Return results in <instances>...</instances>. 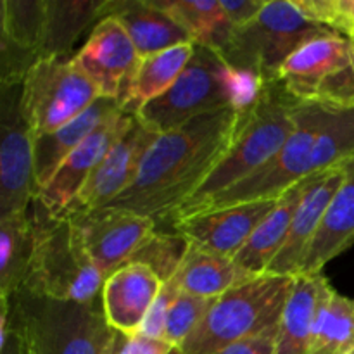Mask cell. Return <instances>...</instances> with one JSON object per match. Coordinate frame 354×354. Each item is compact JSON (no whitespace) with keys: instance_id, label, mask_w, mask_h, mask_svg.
<instances>
[{"instance_id":"cell-1","label":"cell","mask_w":354,"mask_h":354,"mask_svg":"<svg viewBox=\"0 0 354 354\" xmlns=\"http://www.w3.org/2000/svg\"><path fill=\"white\" fill-rule=\"evenodd\" d=\"M239 118L241 111L227 107L158 135L135 182L107 207L152 218L161 227L220 165L234 140Z\"/></svg>"},{"instance_id":"cell-2","label":"cell","mask_w":354,"mask_h":354,"mask_svg":"<svg viewBox=\"0 0 354 354\" xmlns=\"http://www.w3.org/2000/svg\"><path fill=\"white\" fill-rule=\"evenodd\" d=\"M303 102L279 78L263 80L258 97L241 111L237 130L227 154L197 189L161 227L171 228L204 201L225 192L251 176L283 147L296 127V109Z\"/></svg>"},{"instance_id":"cell-3","label":"cell","mask_w":354,"mask_h":354,"mask_svg":"<svg viewBox=\"0 0 354 354\" xmlns=\"http://www.w3.org/2000/svg\"><path fill=\"white\" fill-rule=\"evenodd\" d=\"M263 80L230 68L216 50L196 45L192 59L171 88L137 111L147 130L162 135L189 121L235 107L245 109L258 97Z\"/></svg>"},{"instance_id":"cell-4","label":"cell","mask_w":354,"mask_h":354,"mask_svg":"<svg viewBox=\"0 0 354 354\" xmlns=\"http://www.w3.org/2000/svg\"><path fill=\"white\" fill-rule=\"evenodd\" d=\"M31 251L24 289L57 301L93 303L106 279L90 258L78 227L66 214H54L33 199Z\"/></svg>"},{"instance_id":"cell-5","label":"cell","mask_w":354,"mask_h":354,"mask_svg":"<svg viewBox=\"0 0 354 354\" xmlns=\"http://www.w3.org/2000/svg\"><path fill=\"white\" fill-rule=\"evenodd\" d=\"M9 320L24 354H107L114 334L99 299L57 301L24 287L9 297Z\"/></svg>"},{"instance_id":"cell-6","label":"cell","mask_w":354,"mask_h":354,"mask_svg":"<svg viewBox=\"0 0 354 354\" xmlns=\"http://www.w3.org/2000/svg\"><path fill=\"white\" fill-rule=\"evenodd\" d=\"M330 109L332 104L324 100H303L297 106L294 116L296 120L294 131L287 138L283 147L277 152L275 158L270 159L263 168L239 182L237 185L194 207L183 220L209 211L239 206V204L279 199L301 180L330 169L325 166L324 158L318 151V137L324 130Z\"/></svg>"},{"instance_id":"cell-7","label":"cell","mask_w":354,"mask_h":354,"mask_svg":"<svg viewBox=\"0 0 354 354\" xmlns=\"http://www.w3.org/2000/svg\"><path fill=\"white\" fill-rule=\"evenodd\" d=\"M294 277L259 275L220 296L203 324L182 344L185 354H216L221 349L279 327Z\"/></svg>"},{"instance_id":"cell-8","label":"cell","mask_w":354,"mask_h":354,"mask_svg":"<svg viewBox=\"0 0 354 354\" xmlns=\"http://www.w3.org/2000/svg\"><path fill=\"white\" fill-rule=\"evenodd\" d=\"M328 33L335 31L304 17L294 0H273L251 23L232 31L216 52L230 68L272 80L301 45Z\"/></svg>"},{"instance_id":"cell-9","label":"cell","mask_w":354,"mask_h":354,"mask_svg":"<svg viewBox=\"0 0 354 354\" xmlns=\"http://www.w3.org/2000/svg\"><path fill=\"white\" fill-rule=\"evenodd\" d=\"M97 99L99 90L75 59H41L24 78L21 111L38 138L78 118Z\"/></svg>"},{"instance_id":"cell-10","label":"cell","mask_w":354,"mask_h":354,"mask_svg":"<svg viewBox=\"0 0 354 354\" xmlns=\"http://www.w3.org/2000/svg\"><path fill=\"white\" fill-rule=\"evenodd\" d=\"M21 92L23 85L0 88V218L28 213L35 199V138Z\"/></svg>"},{"instance_id":"cell-11","label":"cell","mask_w":354,"mask_h":354,"mask_svg":"<svg viewBox=\"0 0 354 354\" xmlns=\"http://www.w3.org/2000/svg\"><path fill=\"white\" fill-rule=\"evenodd\" d=\"M64 214L78 227L90 258L106 280L123 268L158 230L152 218L116 207Z\"/></svg>"},{"instance_id":"cell-12","label":"cell","mask_w":354,"mask_h":354,"mask_svg":"<svg viewBox=\"0 0 354 354\" xmlns=\"http://www.w3.org/2000/svg\"><path fill=\"white\" fill-rule=\"evenodd\" d=\"M158 133L135 120L130 130L114 144L80 190L66 213H92L109 206L135 182L145 154Z\"/></svg>"},{"instance_id":"cell-13","label":"cell","mask_w":354,"mask_h":354,"mask_svg":"<svg viewBox=\"0 0 354 354\" xmlns=\"http://www.w3.org/2000/svg\"><path fill=\"white\" fill-rule=\"evenodd\" d=\"M135 120H137L135 114L123 109L107 118L78 149H75L66 158L50 182L35 196V199L44 204L50 213L64 214L93 169L106 158L114 144L130 130Z\"/></svg>"},{"instance_id":"cell-14","label":"cell","mask_w":354,"mask_h":354,"mask_svg":"<svg viewBox=\"0 0 354 354\" xmlns=\"http://www.w3.org/2000/svg\"><path fill=\"white\" fill-rule=\"evenodd\" d=\"M73 59L92 80L100 97L118 100L142 57L120 21L107 16L93 26L85 45Z\"/></svg>"},{"instance_id":"cell-15","label":"cell","mask_w":354,"mask_h":354,"mask_svg":"<svg viewBox=\"0 0 354 354\" xmlns=\"http://www.w3.org/2000/svg\"><path fill=\"white\" fill-rule=\"evenodd\" d=\"M279 199L258 201V203L239 204L197 214L171 225L173 234L185 239L187 244L214 254L235 258L258 228L268 216Z\"/></svg>"},{"instance_id":"cell-16","label":"cell","mask_w":354,"mask_h":354,"mask_svg":"<svg viewBox=\"0 0 354 354\" xmlns=\"http://www.w3.org/2000/svg\"><path fill=\"white\" fill-rule=\"evenodd\" d=\"M344 178V165L317 173L313 183L304 194L303 201H301L299 207L294 214L286 244L266 270L268 275H299L311 242H313L315 235H317L318 228L324 221L325 213H327L328 206H330L332 199L335 197Z\"/></svg>"},{"instance_id":"cell-17","label":"cell","mask_w":354,"mask_h":354,"mask_svg":"<svg viewBox=\"0 0 354 354\" xmlns=\"http://www.w3.org/2000/svg\"><path fill=\"white\" fill-rule=\"evenodd\" d=\"M161 287L162 280L142 263H128L113 273L100 296L111 328L121 334H137Z\"/></svg>"},{"instance_id":"cell-18","label":"cell","mask_w":354,"mask_h":354,"mask_svg":"<svg viewBox=\"0 0 354 354\" xmlns=\"http://www.w3.org/2000/svg\"><path fill=\"white\" fill-rule=\"evenodd\" d=\"M353 62V41L339 33L317 37L301 45L279 71V80L303 100L317 95L325 80L339 75Z\"/></svg>"},{"instance_id":"cell-19","label":"cell","mask_w":354,"mask_h":354,"mask_svg":"<svg viewBox=\"0 0 354 354\" xmlns=\"http://www.w3.org/2000/svg\"><path fill=\"white\" fill-rule=\"evenodd\" d=\"M107 16L120 21L140 57L194 44L190 35L173 17L152 6L151 0H104L100 19Z\"/></svg>"},{"instance_id":"cell-20","label":"cell","mask_w":354,"mask_h":354,"mask_svg":"<svg viewBox=\"0 0 354 354\" xmlns=\"http://www.w3.org/2000/svg\"><path fill=\"white\" fill-rule=\"evenodd\" d=\"M120 109L123 107L116 99L100 97L68 124L35 138V196L50 182L66 158Z\"/></svg>"},{"instance_id":"cell-21","label":"cell","mask_w":354,"mask_h":354,"mask_svg":"<svg viewBox=\"0 0 354 354\" xmlns=\"http://www.w3.org/2000/svg\"><path fill=\"white\" fill-rule=\"evenodd\" d=\"M315 176L317 175L301 180L296 185L290 187L286 194H282L277 201L275 207L268 213V216L252 232L244 248L234 258V261L244 272L251 273L254 277L265 275L268 266L272 265V261L286 244L294 214H296L304 194L308 192L310 185L313 183Z\"/></svg>"},{"instance_id":"cell-22","label":"cell","mask_w":354,"mask_h":354,"mask_svg":"<svg viewBox=\"0 0 354 354\" xmlns=\"http://www.w3.org/2000/svg\"><path fill=\"white\" fill-rule=\"evenodd\" d=\"M344 182L332 199L301 268L304 275L322 273L328 261L354 244V158L344 162Z\"/></svg>"},{"instance_id":"cell-23","label":"cell","mask_w":354,"mask_h":354,"mask_svg":"<svg viewBox=\"0 0 354 354\" xmlns=\"http://www.w3.org/2000/svg\"><path fill=\"white\" fill-rule=\"evenodd\" d=\"M196 44H182L158 54L145 55L138 62L137 71L124 86L123 93L118 99L123 111L137 114L138 109L151 100L161 97L166 90L171 88L183 69L192 59Z\"/></svg>"},{"instance_id":"cell-24","label":"cell","mask_w":354,"mask_h":354,"mask_svg":"<svg viewBox=\"0 0 354 354\" xmlns=\"http://www.w3.org/2000/svg\"><path fill=\"white\" fill-rule=\"evenodd\" d=\"M254 275L244 272L234 258L214 254L204 249L189 244L185 256L180 263L175 280L182 292L197 297H213L218 299L228 290L242 286Z\"/></svg>"},{"instance_id":"cell-25","label":"cell","mask_w":354,"mask_h":354,"mask_svg":"<svg viewBox=\"0 0 354 354\" xmlns=\"http://www.w3.org/2000/svg\"><path fill=\"white\" fill-rule=\"evenodd\" d=\"M104 0H45L40 61L66 57L88 26L100 21Z\"/></svg>"},{"instance_id":"cell-26","label":"cell","mask_w":354,"mask_h":354,"mask_svg":"<svg viewBox=\"0 0 354 354\" xmlns=\"http://www.w3.org/2000/svg\"><path fill=\"white\" fill-rule=\"evenodd\" d=\"M308 354H354V299L322 286Z\"/></svg>"},{"instance_id":"cell-27","label":"cell","mask_w":354,"mask_h":354,"mask_svg":"<svg viewBox=\"0 0 354 354\" xmlns=\"http://www.w3.org/2000/svg\"><path fill=\"white\" fill-rule=\"evenodd\" d=\"M325 280L324 273L294 277L292 290L279 325L277 354H308L311 327Z\"/></svg>"},{"instance_id":"cell-28","label":"cell","mask_w":354,"mask_h":354,"mask_svg":"<svg viewBox=\"0 0 354 354\" xmlns=\"http://www.w3.org/2000/svg\"><path fill=\"white\" fill-rule=\"evenodd\" d=\"M176 21L196 45L220 50L230 38L232 24L220 0H151Z\"/></svg>"},{"instance_id":"cell-29","label":"cell","mask_w":354,"mask_h":354,"mask_svg":"<svg viewBox=\"0 0 354 354\" xmlns=\"http://www.w3.org/2000/svg\"><path fill=\"white\" fill-rule=\"evenodd\" d=\"M31 251L33 234L30 211L0 218V299H9L24 286Z\"/></svg>"},{"instance_id":"cell-30","label":"cell","mask_w":354,"mask_h":354,"mask_svg":"<svg viewBox=\"0 0 354 354\" xmlns=\"http://www.w3.org/2000/svg\"><path fill=\"white\" fill-rule=\"evenodd\" d=\"M187 248L189 244L180 235L173 232L156 230L128 263H142L149 266L162 282H168L178 272Z\"/></svg>"},{"instance_id":"cell-31","label":"cell","mask_w":354,"mask_h":354,"mask_svg":"<svg viewBox=\"0 0 354 354\" xmlns=\"http://www.w3.org/2000/svg\"><path fill=\"white\" fill-rule=\"evenodd\" d=\"M214 303L216 299L213 297H197L182 292V296L175 301L169 311L162 341H166L173 348H182L189 335L203 324Z\"/></svg>"},{"instance_id":"cell-32","label":"cell","mask_w":354,"mask_h":354,"mask_svg":"<svg viewBox=\"0 0 354 354\" xmlns=\"http://www.w3.org/2000/svg\"><path fill=\"white\" fill-rule=\"evenodd\" d=\"M304 17L335 33L354 38V0H294Z\"/></svg>"},{"instance_id":"cell-33","label":"cell","mask_w":354,"mask_h":354,"mask_svg":"<svg viewBox=\"0 0 354 354\" xmlns=\"http://www.w3.org/2000/svg\"><path fill=\"white\" fill-rule=\"evenodd\" d=\"M180 296H182V289H180L175 277L169 279L168 282H162L161 290H159L158 297H156V301L152 303V306L149 308L147 317H145L144 324H142L138 332H140L142 335H147V337L162 339L169 311H171L173 304H175V301L178 299Z\"/></svg>"},{"instance_id":"cell-34","label":"cell","mask_w":354,"mask_h":354,"mask_svg":"<svg viewBox=\"0 0 354 354\" xmlns=\"http://www.w3.org/2000/svg\"><path fill=\"white\" fill-rule=\"evenodd\" d=\"M353 62L349 68L339 75L325 80L317 90L315 99L324 102L335 104V106L354 107V38H353Z\"/></svg>"},{"instance_id":"cell-35","label":"cell","mask_w":354,"mask_h":354,"mask_svg":"<svg viewBox=\"0 0 354 354\" xmlns=\"http://www.w3.org/2000/svg\"><path fill=\"white\" fill-rule=\"evenodd\" d=\"M173 346L162 339H152L147 335L121 334L114 330L107 354H168Z\"/></svg>"},{"instance_id":"cell-36","label":"cell","mask_w":354,"mask_h":354,"mask_svg":"<svg viewBox=\"0 0 354 354\" xmlns=\"http://www.w3.org/2000/svg\"><path fill=\"white\" fill-rule=\"evenodd\" d=\"M277 337H279V327L242 339L216 354H277Z\"/></svg>"},{"instance_id":"cell-37","label":"cell","mask_w":354,"mask_h":354,"mask_svg":"<svg viewBox=\"0 0 354 354\" xmlns=\"http://www.w3.org/2000/svg\"><path fill=\"white\" fill-rule=\"evenodd\" d=\"M234 30L251 23L266 6V0H220Z\"/></svg>"},{"instance_id":"cell-38","label":"cell","mask_w":354,"mask_h":354,"mask_svg":"<svg viewBox=\"0 0 354 354\" xmlns=\"http://www.w3.org/2000/svg\"><path fill=\"white\" fill-rule=\"evenodd\" d=\"M0 354H24L23 339L9 320V299H0Z\"/></svg>"},{"instance_id":"cell-39","label":"cell","mask_w":354,"mask_h":354,"mask_svg":"<svg viewBox=\"0 0 354 354\" xmlns=\"http://www.w3.org/2000/svg\"><path fill=\"white\" fill-rule=\"evenodd\" d=\"M168 354H185L182 351V348H171V351H169Z\"/></svg>"}]
</instances>
